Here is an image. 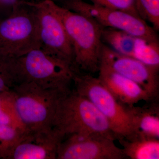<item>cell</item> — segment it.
<instances>
[{
  "label": "cell",
  "instance_id": "6da1fadb",
  "mask_svg": "<svg viewBox=\"0 0 159 159\" xmlns=\"http://www.w3.org/2000/svg\"><path fill=\"white\" fill-rule=\"evenodd\" d=\"M54 11L62 21L73 52L75 73L94 75L99 71L102 47V28L90 18L52 2Z\"/></svg>",
  "mask_w": 159,
  "mask_h": 159
},
{
  "label": "cell",
  "instance_id": "7a4b0ae2",
  "mask_svg": "<svg viewBox=\"0 0 159 159\" xmlns=\"http://www.w3.org/2000/svg\"><path fill=\"white\" fill-rule=\"evenodd\" d=\"M52 130L61 141L74 134L91 133L116 140L105 117L90 100L74 89L60 99Z\"/></svg>",
  "mask_w": 159,
  "mask_h": 159
},
{
  "label": "cell",
  "instance_id": "3957f363",
  "mask_svg": "<svg viewBox=\"0 0 159 159\" xmlns=\"http://www.w3.org/2000/svg\"><path fill=\"white\" fill-rule=\"evenodd\" d=\"M12 90L19 115L29 133L52 130L59 99L69 92L43 89L33 82L20 83Z\"/></svg>",
  "mask_w": 159,
  "mask_h": 159
},
{
  "label": "cell",
  "instance_id": "277c9868",
  "mask_svg": "<svg viewBox=\"0 0 159 159\" xmlns=\"http://www.w3.org/2000/svg\"><path fill=\"white\" fill-rule=\"evenodd\" d=\"M10 14L0 23V54L16 58L41 49L39 22L33 6L21 0Z\"/></svg>",
  "mask_w": 159,
  "mask_h": 159
},
{
  "label": "cell",
  "instance_id": "5b68a950",
  "mask_svg": "<svg viewBox=\"0 0 159 159\" xmlns=\"http://www.w3.org/2000/svg\"><path fill=\"white\" fill-rule=\"evenodd\" d=\"M73 84L74 90L90 100L105 117L116 140L131 139L133 128L129 107L118 102L98 77L75 73Z\"/></svg>",
  "mask_w": 159,
  "mask_h": 159
},
{
  "label": "cell",
  "instance_id": "8992f818",
  "mask_svg": "<svg viewBox=\"0 0 159 159\" xmlns=\"http://www.w3.org/2000/svg\"><path fill=\"white\" fill-rule=\"evenodd\" d=\"M15 61L20 83L33 82L43 89L64 92L72 89L75 72L66 61L41 49L32 50Z\"/></svg>",
  "mask_w": 159,
  "mask_h": 159
},
{
  "label": "cell",
  "instance_id": "52a82bcc",
  "mask_svg": "<svg viewBox=\"0 0 159 159\" xmlns=\"http://www.w3.org/2000/svg\"><path fill=\"white\" fill-rule=\"evenodd\" d=\"M61 6L90 18L100 26L121 30L149 42H159L155 30L145 20L122 10L109 9L84 1L62 0Z\"/></svg>",
  "mask_w": 159,
  "mask_h": 159
},
{
  "label": "cell",
  "instance_id": "ba28073f",
  "mask_svg": "<svg viewBox=\"0 0 159 159\" xmlns=\"http://www.w3.org/2000/svg\"><path fill=\"white\" fill-rule=\"evenodd\" d=\"M28 2L34 8L38 19L41 49L47 54L66 61L73 67L72 45L62 21L53 9V1Z\"/></svg>",
  "mask_w": 159,
  "mask_h": 159
},
{
  "label": "cell",
  "instance_id": "9c48e42d",
  "mask_svg": "<svg viewBox=\"0 0 159 159\" xmlns=\"http://www.w3.org/2000/svg\"><path fill=\"white\" fill-rule=\"evenodd\" d=\"M115 141L98 134L71 135L60 143L57 159H127Z\"/></svg>",
  "mask_w": 159,
  "mask_h": 159
},
{
  "label": "cell",
  "instance_id": "30bf717a",
  "mask_svg": "<svg viewBox=\"0 0 159 159\" xmlns=\"http://www.w3.org/2000/svg\"><path fill=\"white\" fill-rule=\"evenodd\" d=\"M140 85L155 99L159 97V67L122 55L103 44L101 61Z\"/></svg>",
  "mask_w": 159,
  "mask_h": 159
},
{
  "label": "cell",
  "instance_id": "8fae6325",
  "mask_svg": "<svg viewBox=\"0 0 159 159\" xmlns=\"http://www.w3.org/2000/svg\"><path fill=\"white\" fill-rule=\"evenodd\" d=\"M98 73V78L102 84L122 105L130 107L141 101L159 100L135 82L117 73L104 63L101 62Z\"/></svg>",
  "mask_w": 159,
  "mask_h": 159
},
{
  "label": "cell",
  "instance_id": "7c38bea8",
  "mask_svg": "<svg viewBox=\"0 0 159 159\" xmlns=\"http://www.w3.org/2000/svg\"><path fill=\"white\" fill-rule=\"evenodd\" d=\"M61 142L52 130L25 134L12 148L8 159H57Z\"/></svg>",
  "mask_w": 159,
  "mask_h": 159
},
{
  "label": "cell",
  "instance_id": "4fadbf2b",
  "mask_svg": "<svg viewBox=\"0 0 159 159\" xmlns=\"http://www.w3.org/2000/svg\"><path fill=\"white\" fill-rule=\"evenodd\" d=\"M129 109L133 134L129 140L159 139V100L146 102L142 107L134 106Z\"/></svg>",
  "mask_w": 159,
  "mask_h": 159
},
{
  "label": "cell",
  "instance_id": "5bb4252c",
  "mask_svg": "<svg viewBox=\"0 0 159 159\" xmlns=\"http://www.w3.org/2000/svg\"><path fill=\"white\" fill-rule=\"evenodd\" d=\"M118 141L127 159H159V139H122Z\"/></svg>",
  "mask_w": 159,
  "mask_h": 159
},
{
  "label": "cell",
  "instance_id": "9a60e30c",
  "mask_svg": "<svg viewBox=\"0 0 159 159\" xmlns=\"http://www.w3.org/2000/svg\"><path fill=\"white\" fill-rule=\"evenodd\" d=\"M102 38L114 51L133 57L139 39L125 31L103 27L102 28Z\"/></svg>",
  "mask_w": 159,
  "mask_h": 159
},
{
  "label": "cell",
  "instance_id": "2e32d148",
  "mask_svg": "<svg viewBox=\"0 0 159 159\" xmlns=\"http://www.w3.org/2000/svg\"><path fill=\"white\" fill-rule=\"evenodd\" d=\"M0 124L22 134L29 133L18 112L12 89L0 93Z\"/></svg>",
  "mask_w": 159,
  "mask_h": 159
},
{
  "label": "cell",
  "instance_id": "e0dca14e",
  "mask_svg": "<svg viewBox=\"0 0 159 159\" xmlns=\"http://www.w3.org/2000/svg\"><path fill=\"white\" fill-rule=\"evenodd\" d=\"M19 84L15 58L0 54V93L12 89Z\"/></svg>",
  "mask_w": 159,
  "mask_h": 159
},
{
  "label": "cell",
  "instance_id": "ac0fdd59",
  "mask_svg": "<svg viewBox=\"0 0 159 159\" xmlns=\"http://www.w3.org/2000/svg\"><path fill=\"white\" fill-rule=\"evenodd\" d=\"M134 57L148 65L159 67V42L139 39Z\"/></svg>",
  "mask_w": 159,
  "mask_h": 159
},
{
  "label": "cell",
  "instance_id": "d6986e66",
  "mask_svg": "<svg viewBox=\"0 0 159 159\" xmlns=\"http://www.w3.org/2000/svg\"><path fill=\"white\" fill-rule=\"evenodd\" d=\"M24 134L0 124V159H8L12 148Z\"/></svg>",
  "mask_w": 159,
  "mask_h": 159
},
{
  "label": "cell",
  "instance_id": "ffe728a7",
  "mask_svg": "<svg viewBox=\"0 0 159 159\" xmlns=\"http://www.w3.org/2000/svg\"><path fill=\"white\" fill-rule=\"evenodd\" d=\"M140 17L151 23L156 31L159 30V0H136Z\"/></svg>",
  "mask_w": 159,
  "mask_h": 159
},
{
  "label": "cell",
  "instance_id": "44dd1931",
  "mask_svg": "<svg viewBox=\"0 0 159 159\" xmlns=\"http://www.w3.org/2000/svg\"><path fill=\"white\" fill-rule=\"evenodd\" d=\"M62 0H60L59 2ZM84 1V0H70ZM92 3L98 6L129 12L140 17L136 8V0H89Z\"/></svg>",
  "mask_w": 159,
  "mask_h": 159
},
{
  "label": "cell",
  "instance_id": "7402d4cb",
  "mask_svg": "<svg viewBox=\"0 0 159 159\" xmlns=\"http://www.w3.org/2000/svg\"><path fill=\"white\" fill-rule=\"evenodd\" d=\"M21 0H0V10L8 9L11 11Z\"/></svg>",
  "mask_w": 159,
  "mask_h": 159
},
{
  "label": "cell",
  "instance_id": "603a6c76",
  "mask_svg": "<svg viewBox=\"0 0 159 159\" xmlns=\"http://www.w3.org/2000/svg\"><path fill=\"white\" fill-rule=\"evenodd\" d=\"M51 1H53V2H55V3H57V2H59L60 0H51Z\"/></svg>",
  "mask_w": 159,
  "mask_h": 159
}]
</instances>
